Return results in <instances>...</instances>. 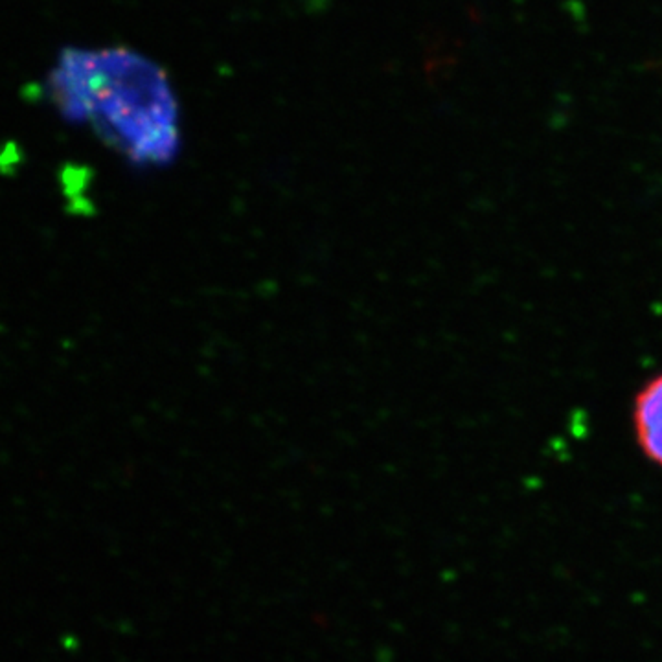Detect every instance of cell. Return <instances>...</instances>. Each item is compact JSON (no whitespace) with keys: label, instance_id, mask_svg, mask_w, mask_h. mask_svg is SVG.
I'll list each match as a JSON object with an SVG mask.
<instances>
[{"label":"cell","instance_id":"obj_2","mask_svg":"<svg viewBox=\"0 0 662 662\" xmlns=\"http://www.w3.org/2000/svg\"><path fill=\"white\" fill-rule=\"evenodd\" d=\"M631 425L636 447L662 470V372L638 386L631 405Z\"/></svg>","mask_w":662,"mask_h":662},{"label":"cell","instance_id":"obj_1","mask_svg":"<svg viewBox=\"0 0 662 662\" xmlns=\"http://www.w3.org/2000/svg\"><path fill=\"white\" fill-rule=\"evenodd\" d=\"M59 115L87 124L131 166L177 160L183 129L177 96L157 63L129 48H63L47 81Z\"/></svg>","mask_w":662,"mask_h":662}]
</instances>
